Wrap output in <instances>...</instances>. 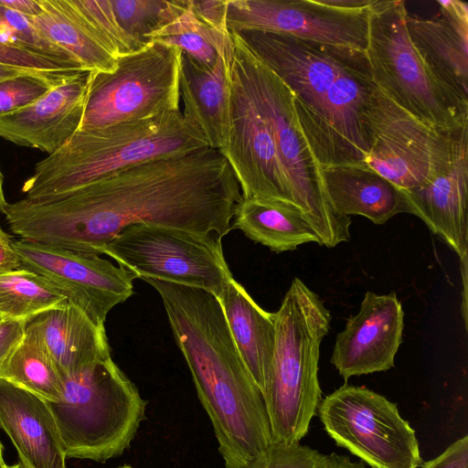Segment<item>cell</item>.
Instances as JSON below:
<instances>
[{
  "mask_svg": "<svg viewBox=\"0 0 468 468\" xmlns=\"http://www.w3.org/2000/svg\"><path fill=\"white\" fill-rule=\"evenodd\" d=\"M0 379L48 402L62 399V382L40 331L27 321L24 335L0 367Z\"/></svg>",
  "mask_w": 468,
  "mask_h": 468,
  "instance_id": "28",
  "label": "cell"
},
{
  "mask_svg": "<svg viewBox=\"0 0 468 468\" xmlns=\"http://www.w3.org/2000/svg\"><path fill=\"white\" fill-rule=\"evenodd\" d=\"M42 12L30 21L85 70L109 72L118 58L90 27L71 0H39Z\"/></svg>",
  "mask_w": 468,
  "mask_h": 468,
  "instance_id": "25",
  "label": "cell"
},
{
  "mask_svg": "<svg viewBox=\"0 0 468 468\" xmlns=\"http://www.w3.org/2000/svg\"><path fill=\"white\" fill-rule=\"evenodd\" d=\"M6 463L5 462V459H4V449H3V444L0 441V468H5L6 467Z\"/></svg>",
  "mask_w": 468,
  "mask_h": 468,
  "instance_id": "45",
  "label": "cell"
},
{
  "mask_svg": "<svg viewBox=\"0 0 468 468\" xmlns=\"http://www.w3.org/2000/svg\"><path fill=\"white\" fill-rule=\"evenodd\" d=\"M232 229L277 253L294 250L319 239L303 212L294 205L269 198H243L239 203Z\"/></svg>",
  "mask_w": 468,
  "mask_h": 468,
  "instance_id": "26",
  "label": "cell"
},
{
  "mask_svg": "<svg viewBox=\"0 0 468 468\" xmlns=\"http://www.w3.org/2000/svg\"><path fill=\"white\" fill-rule=\"evenodd\" d=\"M0 63L45 71L77 70L66 68L48 58L7 47L2 43H0Z\"/></svg>",
  "mask_w": 468,
  "mask_h": 468,
  "instance_id": "36",
  "label": "cell"
},
{
  "mask_svg": "<svg viewBox=\"0 0 468 468\" xmlns=\"http://www.w3.org/2000/svg\"><path fill=\"white\" fill-rule=\"evenodd\" d=\"M0 5L29 18L37 16L42 12L39 0H0Z\"/></svg>",
  "mask_w": 468,
  "mask_h": 468,
  "instance_id": "41",
  "label": "cell"
},
{
  "mask_svg": "<svg viewBox=\"0 0 468 468\" xmlns=\"http://www.w3.org/2000/svg\"><path fill=\"white\" fill-rule=\"evenodd\" d=\"M12 245L21 268L49 280L99 326H104L109 312L133 293L136 274L101 256L23 239Z\"/></svg>",
  "mask_w": 468,
  "mask_h": 468,
  "instance_id": "14",
  "label": "cell"
},
{
  "mask_svg": "<svg viewBox=\"0 0 468 468\" xmlns=\"http://www.w3.org/2000/svg\"><path fill=\"white\" fill-rule=\"evenodd\" d=\"M122 29L128 37L133 51L149 42V36L172 16L176 1L111 0Z\"/></svg>",
  "mask_w": 468,
  "mask_h": 468,
  "instance_id": "31",
  "label": "cell"
},
{
  "mask_svg": "<svg viewBox=\"0 0 468 468\" xmlns=\"http://www.w3.org/2000/svg\"><path fill=\"white\" fill-rule=\"evenodd\" d=\"M234 33L292 90L300 130L321 169L364 165L377 90L365 54L283 34Z\"/></svg>",
  "mask_w": 468,
  "mask_h": 468,
  "instance_id": "3",
  "label": "cell"
},
{
  "mask_svg": "<svg viewBox=\"0 0 468 468\" xmlns=\"http://www.w3.org/2000/svg\"><path fill=\"white\" fill-rule=\"evenodd\" d=\"M404 312L395 292H367L359 311L335 337L330 362L347 380L394 367L402 342Z\"/></svg>",
  "mask_w": 468,
  "mask_h": 468,
  "instance_id": "16",
  "label": "cell"
},
{
  "mask_svg": "<svg viewBox=\"0 0 468 468\" xmlns=\"http://www.w3.org/2000/svg\"><path fill=\"white\" fill-rule=\"evenodd\" d=\"M324 468H366L363 462H352L347 456L335 452L325 455Z\"/></svg>",
  "mask_w": 468,
  "mask_h": 468,
  "instance_id": "42",
  "label": "cell"
},
{
  "mask_svg": "<svg viewBox=\"0 0 468 468\" xmlns=\"http://www.w3.org/2000/svg\"><path fill=\"white\" fill-rule=\"evenodd\" d=\"M241 199L228 160L207 146L132 165L68 191L24 197L2 212L20 239L101 256L137 224L222 239Z\"/></svg>",
  "mask_w": 468,
  "mask_h": 468,
  "instance_id": "1",
  "label": "cell"
},
{
  "mask_svg": "<svg viewBox=\"0 0 468 468\" xmlns=\"http://www.w3.org/2000/svg\"><path fill=\"white\" fill-rule=\"evenodd\" d=\"M62 399L48 402L67 458L104 463L129 448L146 401L112 356L60 377Z\"/></svg>",
  "mask_w": 468,
  "mask_h": 468,
  "instance_id": "6",
  "label": "cell"
},
{
  "mask_svg": "<svg viewBox=\"0 0 468 468\" xmlns=\"http://www.w3.org/2000/svg\"><path fill=\"white\" fill-rule=\"evenodd\" d=\"M26 321L3 319L0 322V367L22 339Z\"/></svg>",
  "mask_w": 468,
  "mask_h": 468,
  "instance_id": "38",
  "label": "cell"
},
{
  "mask_svg": "<svg viewBox=\"0 0 468 468\" xmlns=\"http://www.w3.org/2000/svg\"><path fill=\"white\" fill-rule=\"evenodd\" d=\"M89 72L70 77L31 104L0 117V137L53 154L78 131Z\"/></svg>",
  "mask_w": 468,
  "mask_h": 468,
  "instance_id": "19",
  "label": "cell"
},
{
  "mask_svg": "<svg viewBox=\"0 0 468 468\" xmlns=\"http://www.w3.org/2000/svg\"><path fill=\"white\" fill-rule=\"evenodd\" d=\"M0 43L57 62L66 68L85 70L69 53L44 37L30 18L0 5Z\"/></svg>",
  "mask_w": 468,
  "mask_h": 468,
  "instance_id": "30",
  "label": "cell"
},
{
  "mask_svg": "<svg viewBox=\"0 0 468 468\" xmlns=\"http://www.w3.org/2000/svg\"><path fill=\"white\" fill-rule=\"evenodd\" d=\"M85 72L81 70H55V71H45V70H37L31 69L21 68L13 65H7L0 63V81L5 80L27 76V75H36L44 77L58 82H62L69 78L77 75L79 73ZM89 72V71H88Z\"/></svg>",
  "mask_w": 468,
  "mask_h": 468,
  "instance_id": "39",
  "label": "cell"
},
{
  "mask_svg": "<svg viewBox=\"0 0 468 468\" xmlns=\"http://www.w3.org/2000/svg\"><path fill=\"white\" fill-rule=\"evenodd\" d=\"M62 82L36 75L0 81V117L31 104Z\"/></svg>",
  "mask_w": 468,
  "mask_h": 468,
  "instance_id": "33",
  "label": "cell"
},
{
  "mask_svg": "<svg viewBox=\"0 0 468 468\" xmlns=\"http://www.w3.org/2000/svg\"><path fill=\"white\" fill-rule=\"evenodd\" d=\"M370 7L346 9L319 0H228L227 26L230 33L283 34L365 54Z\"/></svg>",
  "mask_w": 468,
  "mask_h": 468,
  "instance_id": "13",
  "label": "cell"
},
{
  "mask_svg": "<svg viewBox=\"0 0 468 468\" xmlns=\"http://www.w3.org/2000/svg\"><path fill=\"white\" fill-rule=\"evenodd\" d=\"M317 414L328 436L371 468H418L423 463L415 431L396 403L345 384L321 399Z\"/></svg>",
  "mask_w": 468,
  "mask_h": 468,
  "instance_id": "11",
  "label": "cell"
},
{
  "mask_svg": "<svg viewBox=\"0 0 468 468\" xmlns=\"http://www.w3.org/2000/svg\"><path fill=\"white\" fill-rule=\"evenodd\" d=\"M468 126L457 135L448 165L426 184L405 191L410 214L419 217L459 256L468 252Z\"/></svg>",
  "mask_w": 468,
  "mask_h": 468,
  "instance_id": "17",
  "label": "cell"
},
{
  "mask_svg": "<svg viewBox=\"0 0 468 468\" xmlns=\"http://www.w3.org/2000/svg\"><path fill=\"white\" fill-rule=\"evenodd\" d=\"M148 39L175 46L207 68H212L219 57L230 72L235 51L231 33H221L200 22L192 13L188 0H176L171 18Z\"/></svg>",
  "mask_w": 468,
  "mask_h": 468,
  "instance_id": "27",
  "label": "cell"
},
{
  "mask_svg": "<svg viewBox=\"0 0 468 468\" xmlns=\"http://www.w3.org/2000/svg\"><path fill=\"white\" fill-rule=\"evenodd\" d=\"M431 17L406 16L415 49L435 79L468 106V5L458 0L437 1Z\"/></svg>",
  "mask_w": 468,
  "mask_h": 468,
  "instance_id": "18",
  "label": "cell"
},
{
  "mask_svg": "<svg viewBox=\"0 0 468 468\" xmlns=\"http://www.w3.org/2000/svg\"><path fill=\"white\" fill-rule=\"evenodd\" d=\"M421 468H468V436L458 439L439 456L423 462Z\"/></svg>",
  "mask_w": 468,
  "mask_h": 468,
  "instance_id": "37",
  "label": "cell"
},
{
  "mask_svg": "<svg viewBox=\"0 0 468 468\" xmlns=\"http://www.w3.org/2000/svg\"><path fill=\"white\" fill-rule=\"evenodd\" d=\"M221 238L150 224L132 225L105 246L102 255L136 274L220 295L233 278Z\"/></svg>",
  "mask_w": 468,
  "mask_h": 468,
  "instance_id": "10",
  "label": "cell"
},
{
  "mask_svg": "<svg viewBox=\"0 0 468 468\" xmlns=\"http://www.w3.org/2000/svg\"><path fill=\"white\" fill-rule=\"evenodd\" d=\"M5 468H20V464H19V463H15V464L6 465Z\"/></svg>",
  "mask_w": 468,
  "mask_h": 468,
  "instance_id": "46",
  "label": "cell"
},
{
  "mask_svg": "<svg viewBox=\"0 0 468 468\" xmlns=\"http://www.w3.org/2000/svg\"><path fill=\"white\" fill-rule=\"evenodd\" d=\"M159 293L175 340L210 419L225 468H242L273 444L263 398L229 329L203 289L144 278Z\"/></svg>",
  "mask_w": 468,
  "mask_h": 468,
  "instance_id": "2",
  "label": "cell"
},
{
  "mask_svg": "<svg viewBox=\"0 0 468 468\" xmlns=\"http://www.w3.org/2000/svg\"><path fill=\"white\" fill-rule=\"evenodd\" d=\"M321 172L329 201L340 216H362L382 225L398 214H410L406 192L365 165L330 166Z\"/></svg>",
  "mask_w": 468,
  "mask_h": 468,
  "instance_id": "21",
  "label": "cell"
},
{
  "mask_svg": "<svg viewBox=\"0 0 468 468\" xmlns=\"http://www.w3.org/2000/svg\"><path fill=\"white\" fill-rule=\"evenodd\" d=\"M402 0H375L368 14L366 59L377 88L423 123L443 133L468 125L463 104L431 74L410 41Z\"/></svg>",
  "mask_w": 468,
  "mask_h": 468,
  "instance_id": "8",
  "label": "cell"
},
{
  "mask_svg": "<svg viewBox=\"0 0 468 468\" xmlns=\"http://www.w3.org/2000/svg\"><path fill=\"white\" fill-rule=\"evenodd\" d=\"M3 174L0 169V212L3 211L4 207L7 204L5 201V196H4V190H3Z\"/></svg>",
  "mask_w": 468,
  "mask_h": 468,
  "instance_id": "44",
  "label": "cell"
},
{
  "mask_svg": "<svg viewBox=\"0 0 468 468\" xmlns=\"http://www.w3.org/2000/svg\"><path fill=\"white\" fill-rule=\"evenodd\" d=\"M231 68L249 90L276 145L295 206L318 236L319 245L334 248L350 239L351 218L337 214L324 189L321 167L303 137L293 108V95L238 34Z\"/></svg>",
  "mask_w": 468,
  "mask_h": 468,
  "instance_id": "7",
  "label": "cell"
},
{
  "mask_svg": "<svg viewBox=\"0 0 468 468\" xmlns=\"http://www.w3.org/2000/svg\"><path fill=\"white\" fill-rule=\"evenodd\" d=\"M330 322L320 297L294 278L274 313L275 345L262 396L274 444L300 443L309 431L321 401L318 361Z\"/></svg>",
  "mask_w": 468,
  "mask_h": 468,
  "instance_id": "5",
  "label": "cell"
},
{
  "mask_svg": "<svg viewBox=\"0 0 468 468\" xmlns=\"http://www.w3.org/2000/svg\"><path fill=\"white\" fill-rule=\"evenodd\" d=\"M325 455L306 445L272 444L269 450L242 468H324Z\"/></svg>",
  "mask_w": 468,
  "mask_h": 468,
  "instance_id": "34",
  "label": "cell"
},
{
  "mask_svg": "<svg viewBox=\"0 0 468 468\" xmlns=\"http://www.w3.org/2000/svg\"><path fill=\"white\" fill-rule=\"evenodd\" d=\"M230 129L221 152L239 181L243 198L294 205L270 129L238 72H229Z\"/></svg>",
  "mask_w": 468,
  "mask_h": 468,
  "instance_id": "15",
  "label": "cell"
},
{
  "mask_svg": "<svg viewBox=\"0 0 468 468\" xmlns=\"http://www.w3.org/2000/svg\"><path fill=\"white\" fill-rule=\"evenodd\" d=\"M0 428L30 468H67L66 455L48 402L0 379Z\"/></svg>",
  "mask_w": 468,
  "mask_h": 468,
  "instance_id": "20",
  "label": "cell"
},
{
  "mask_svg": "<svg viewBox=\"0 0 468 468\" xmlns=\"http://www.w3.org/2000/svg\"><path fill=\"white\" fill-rule=\"evenodd\" d=\"M10 236L0 226V274L21 268V261L15 251Z\"/></svg>",
  "mask_w": 468,
  "mask_h": 468,
  "instance_id": "40",
  "label": "cell"
},
{
  "mask_svg": "<svg viewBox=\"0 0 468 468\" xmlns=\"http://www.w3.org/2000/svg\"><path fill=\"white\" fill-rule=\"evenodd\" d=\"M207 146L202 132L180 110L78 130L59 150L36 164L22 191L28 198L57 194L132 165Z\"/></svg>",
  "mask_w": 468,
  "mask_h": 468,
  "instance_id": "4",
  "label": "cell"
},
{
  "mask_svg": "<svg viewBox=\"0 0 468 468\" xmlns=\"http://www.w3.org/2000/svg\"><path fill=\"white\" fill-rule=\"evenodd\" d=\"M321 3L346 9L368 8L375 0H319Z\"/></svg>",
  "mask_w": 468,
  "mask_h": 468,
  "instance_id": "43",
  "label": "cell"
},
{
  "mask_svg": "<svg viewBox=\"0 0 468 468\" xmlns=\"http://www.w3.org/2000/svg\"><path fill=\"white\" fill-rule=\"evenodd\" d=\"M3 320V318L0 316V322Z\"/></svg>",
  "mask_w": 468,
  "mask_h": 468,
  "instance_id": "48",
  "label": "cell"
},
{
  "mask_svg": "<svg viewBox=\"0 0 468 468\" xmlns=\"http://www.w3.org/2000/svg\"><path fill=\"white\" fill-rule=\"evenodd\" d=\"M368 126L370 151L364 165L404 191L426 184L448 165L454 141L465 127L453 133L438 131L405 112L378 88Z\"/></svg>",
  "mask_w": 468,
  "mask_h": 468,
  "instance_id": "12",
  "label": "cell"
},
{
  "mask_svg": "<svg viewBox=\"0 0 468 468\" xmlns=\"http://www.w3.org/2000/svg\"><path fill=\"white\" fill-rule=\"evenodd\" d=\"M116 468H133V467L131 465L124 464V465H122V466H119Z\"/></svg>",
  "mask_w": 468,
  "mask_h": 468,
  "instance_id": "47",
  "label": "cell"
},
{
  "mask_svg": "<svg viewBox=\"0 0 468 468\" xmlns=\"http://www.w3.org/2000/svg\"><path fill=\"white\" fill-rule=\"evenodd\" d=\"M98 37L118 58L133 52V46L119 25L111 0H71Z\"/></svg>",
  "mask_w": 468,
  "mask_h": 468,
  "instance_id": "32",
  "label": "cell"
},
{
  "mask_svg": "<svg viewBox=\"0 0 468 468\" xmlns=\"http://www.w3.org/2000/svg\"><path fill=\"white\" fill-rule=\"evenodd\" d=\"M29 321L40 331L60 377L111 356L105 326L95 324L69 301Z\"/></svg>",
  "mask_w": 468,
  "mask_h": 468,
  "instance_id": "22",
  "label": "cell"
},
{
  "mask_svg": "<svg viewBox=\"0 0 468 468\" xmlns=\"http://www.w3.org/2000/svg\"><path fill=\"white\" fill-rule=\"evenodd\" d=\"M67 296L47 278L20 268L0 274V316L29 321L47 311L61 307Z\"/></svg>",
  "mask_w": 468,
  "mask_h": 468,
  "instance_id": "29",
  "label": "cell"
},
{
  "mask_svg": "<svg viewBox=\"0 0 468 468\" xmlns=\"http://www.w3.org/2000/svg\"><path fill=\"white\" fill-rule=\"evenodd\" d=\"M218 299L239 353L263 396L270 380L275 345L274 313L260 307L234 278Z\"/></svg>",
  "mask_w": 468,
  "mask_h": 468,
  "instance_id": "24",
  "label": "cell"
},
{
  "mask_svg": "<svg viewBox=\"0 0 468 468\" xmlns=\"http://www.w3.org/2000/svg\"><path fill=\"white\" fill-rule=\"evenodd\" d=\"M182 51L151 41L118 58L109 72L90 71L78 130L154 118L180 110Z\"/></svg>",
  "mask_w": 468,
  "mask_h": 468,
  "instance_id": "9",
  "label": "cell"
},
{
  "mask_svg": "<svg viewBox=\"0 0 468 468\" xmlns=\"http://www.w3.org/2000/svg\"><path fill=\"white\" fill-rule=\"evenodd\" d=\"M229 78L219 57L207 68L182 54L179 86L183 113L199 128L208 146L220 152L228 147L229 138Z\"/></svg>",
  "mask_w": 468,
  "mask_h": 468,
  "instance_id": "23",
  "label": "cell"
},
{
  "mask_svg": "<svg viewBox=\"0 0 468 468\" xmlns=\"http://www.w3.org/2000/svg\"><path fill=\"white\" fill-rule=\"evenodd\" d=\"M188 5L200 22L221 33H230L227 26L228 0H188Z\"/></svg>",
  "mask_w": 468,
  "mask_h": 468,
  "instance_id": "35",
  "label": "cell"
}]
</instances>
